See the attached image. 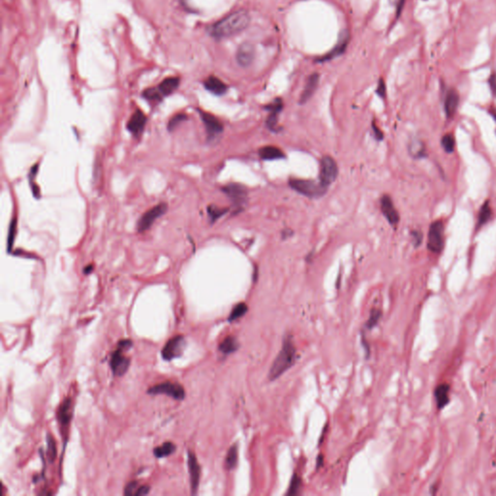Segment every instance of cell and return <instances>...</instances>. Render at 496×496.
Listing matches in <instances>:
<instances>
[{
	"label": "cell",
	"mask_w": 496,
	"mask_h": 496,
	"mask_svg": "<svg viewBox=\"0 0 496 496\" xmlns=\"http://www.w3.org/2000/svg\"><path fill=\"white\" fill-rule=\"evenodd\" d=\"M249 22L250 16L246 11H237L213 25L211 34L218 39L227 38L244 31L249 25Z\"/></svg>",
	"instance_id": "1"
},
{
	"label": "cell",
	"mask_w": 496,
	"mask_h": 496,
	"mask_svg": "<svg viewBox=\"0 0 496 496\" xmlns=\"http://www.w3.org/2000/svg\"><path fill=\"white\" fill-rule=\"evenodd\" d=\"M297 349L292 335L287 334L284 337L282 348L275 358L269 372V380L274 381L283 374L286 370L294 365L297 361Z\"/></svg>",
	"instance_id": "2"
},
{
	"label": "cell",
	"mask_w": 496,
	"mask_h": 496,
	"mask_svg": "<svg viewBox=\"0 0 496 496\" xmlns=\"http://www.w3.org/2000/svg\"><path fill=\"white\" fill-rule=\"evenodd\" d=\"M132 346H133V342L130 339H123L119 342L116 349L111 354V361H110V366L113 374L116 376H122L128 370L131 360L124 355V352L129 350Z\"/></svg>",
	"instance_id": "3"
},
{
	"label": "cell",
	"mask_w": 496,
	"mask_h": 496,
	"mask_svg": "<svg viewBox=\"0 0 496 496\" xmlns=\"http://www.w3.org/2000/svg\"><path fill=\"white\" fill-rule=\"evenodd\" d=\"M289 184L297 192L311 198L320 197L324 195L327 191V188L321 183H315L313 181H309V180L291 179Z\"/></svg>",
	"instance_id": "4"
},
{
	"label": "cell",
	"mask_w": 496,
	"mask_h": 496,
	"mask_svg": "<svg viewBox=\"0 0 496 496\" xmlns=\"http://www.w3.org/2000/svg\"><path fill=\"white\" fill-rule=\"evenodd\" d=\"M444 224L441 220L431 223L427 237L428 250L432 253H441L444 248Z\"/></svg>",
	"instance_id": "5"
},
{
	"label": "cell",
	"mask_w": 496,
	"mask_h": 496,
	"mask_svg": "<svg viewBox=\"0 0 496 496\" xmlns=\"http://www.w3.org/2000/svg\"><path fill=\"white\" fill-rule=\"evenodd\" d=\"M148 394L152 395H166L176 400H183L185 397V391L183 386L172 382H164L152 386L148 391Z\"/></svg>",
	"instance_id": "6"
},
{
	"label": "cell",
	"mask_w": 496,
	"mask_h": 496,
	"mask_svg": "<svg viewBox=\"0 0 496 496\" xmlns=\"http://www.w3.org/2000/svg\"><path fill=\"white\" fill-rule=\"evenodd\" d=\"M338 174L337 164L333 157L324 156L320 164V183L328 188L336 180Z\"/></svg>",
	"instance_id": "7"
},
{
	"label": "cell",
	"mask_w": 496,
	"mask_h": 496,
	"mask_svg": "<svg viewBox=\"0 0 496 496\" xmlns=\"http://www.w3.org/2000/svg\"><path fill=\"white\" fill-rule=\"evenodd\" d=\"M185 348V339L183 335H176L163 347L162 358L165 361H172L180 358Z\"/></svg>",
	"instance_id": "8"
},
{
	"label": "cell",
	"mask_w": 496,
	"mask_h": 496,
	"mask_svg": "<svg viewBox=\"0 0 496 496\" xmlns=\"http://www.w3.org/2000/svg\"><path fill=\"white\" fill-rule=\"evenodd\" d=\"M168 210L167 203L161 202L155 207L149 210L147 213L142 215V217L138 221V231L139 232H144L149 230L152 226V224L156 219H158L163 214H165Z\"/></svg>",
	"instance_id": "9"
},
{
	"label": "cell",
	"mask_w": 496,
	"mask_h": 496,
	"mask_svg": "<svg viewBox=\"0 0 496 496\" xmlns=\"http://www.w3.org/2000/svg\"><path fill=\"white\" fill-rule=\"evenodd\" d=\"M222 191L229 197V199L237 207H241L246 201L247 190L242 184H238V183L227 184L226 186L223 187Z\"/></svg>",
	"instance_id": "10"
},
{
	"label": "cell",
	"mask_w": 496,
	"mask_h": 496,
	"mask_svg": "<svg viewBox=\"0 0 496 496\" xmlns=\"http://www.w3.org/2000/svg\"><path fill=\"white\" fill-rule=\"evenodd\" d=\"M188 470L190 476V485H191V493L196 494L197 489L200 484V477H201V467L199 465L198 459L196 455L189 451L188 452Z\"/></svg>",
	"instance_id": "11"
},
{
	"label": "cell",
	"mask_w": 496,
	"mask_h": 496,
	"mask_svg": "<svg viewBox=\"0 0 496 496\" xmlns=\"http://www.w3.org/2000/svg\"><path fill=\"white\" fill-rule=\"evenodd\" d=\"M200 115L205 124L209 138H214L215 136L222 133V122H220L216 116L207 111H200Z\"/></svg>",
	"instance_id": "12"
},
{
	"label": "cell",
	"mask_w": 496,
	"mask_h": 496,
	"mask_svg": "<svg viewBox=\"0 0 496 496\" xmlns=\"http://www.w3.org/2000/svg\"><path fill=\"white\" fill-rule=\"evenodd\" d=\"M255 59V48L250 42L243 43L237 51V61L242 67H248Z\"/></svg>",
	"instance_id": "13"
},
{
	"label": "cell",
	"mask_w": 496,
	"mask_h": 496,
	"mask_svg": "<svg viewBox=\"0 0 496 496\" xmlns=\"http://www.w3.org/2000/svg\"><path fill=\"white\" fill-rule=\"evenodd\" d=\"M381 211L391 225L395 226L399 221V214L395 209L392 198L389 195H384L381 198Z\"/></svg>",
	"instance_id": "14"
},
{
	"label": "cell",
	"mask_w": 496,
	"mask_h": 496,
	"mask_svg": "<svg viewBox=\"0 0 496 496\" xmlns=\"http://www.w3.org/2000/svg\"><path fill=\"white\" fill-rule=\"evenodd\" d=\"M266 109L270 111V114L267 119V126L272 131H277V122H278V114L283 109V103L280 98L275 99L272 104L268 105Z\"/></svg>",
	"instance_id": "15"
},
{
	"label": "cell",
	"mask_w": 496,
	"mask_h": 496,
	"mask_svg": "<svg viewBox=\"0 0 496 496\" xmlns=\"http://www.w3.org/2000/svg\"><path fill=\"white\" fill-rule=\"evenodd\" d=\"M459 105V94L455 89L449 90L444 100V111L447 119L451 120L455 116Z\"/></svg>",
	"instance_id": "16"
},
{
	"label": "cell",
	"mask_w": 496,
	"mask_h": 496,
	"mask_svg": "<svg viewBox=\"0 0 496 496\" xmlns=\"http://www.w3.org/2000/svg\"><path fill=\"white\" fill-rule=\"evenodd\" d=\"M145 123H147V118L144 113L140 110H137L132 114L129 122L127 123V129L135 137H139L143 131Z\"/></svg>",
	"instance_id": "17"
},
{
	"label": "cell",
	"mask_w": 496,
	"mask_h": 496,
	"mask_svg": "<svg viewBox=\"0 0 496 496\" xmlns=\"http://www.w3.org/2000/svg\"><path fill=\"white\" fill-rule=\"evenodd\" d=\"M73 401L70 397H66L62 402H61L59 412H57V419L61 424V427H67L70 422H71L72 417H73Z\"/></svg>",
	"instance_id": "18"
},
{
	"label": "cell",
	"mask_w": 496,
	"mask_h": 496,
	"mask_svg": "<svg viewBox=\"0 0 496 496\" xmlns=\"http://www.w3.org/2000/svg\"><path fill=\"white\" fill-rule=\"evenodd\" d=\"M450 385L442 383L437 386L434 390V399H435L437 409L441 410L450 403Z\"/></svg>",
	"instance_id": "19"
},
{
	"label": "cell",
	"mask_w": 496,
	"mask_h": 496,
	"mask_svg": "<svg viewBox=\"0 0 496 496\" xmlns=\"http://www.w3.org/2000/svg\"><path fill=\"white\" fill-rule=\"evenodd\" d=\"M318 83H319V74L318 73H314L311 76H309V78L307 79V81H306V84L304 86V92L302 93L301 98H300L301 104L306 103L312 97L314 92L318 86Z\"/></svg>",
	"instance_id": "20"
},
{
	"label": "cell",
	"mask_w": 496,
	"mask_h": 496,
	"mask_svg": "<svg viewBox=\"0 0 496 496\" xmlns=\"http://www.w3.org/2000/svg\"><path fill=\"white\" fill-rule=\"evenodd\" d=\"M348 42H349V34L348 32L345 31L341 33L340 37H339V41H338V44L334 47V49L332 50L331 52H329L325 57L321 59V61H328V60H333L334 57L336 56H339L341 55L347 49V45H348Z\"/></svg>",
	"instance_id": "21"
},
{
	"label": "cell",
	"mask_w": 496,
	"mask_h": 496,
	"mask_svg": "<svg viewBox=\"0 0 496 496\" xmlns=\"http://www.w3.org/2000/svg\"><path fill=\"white\" fill-rule=\"evenodd\" d=\"M203 85L207 91L212 92L215 95H223L228 90L227 85L221 80L213 76L209 77L203 82Z\"/></svg>",
	"instance_id": "22"
},
{
	"label": "cell",
	"mask_w": 496,
	"mask_h": 496,
	"mask_svg": "<svg viewBox=\"0 0 496 496\" xmlns=\"http://www.w3.org/2000/svg\"><path fill=\"white\" fill-rule=\"evenodd\" d=\"M180 85V79L179 78H167L156 87L158 92L163 98L172 94L174 92L178 86Z\"/></svg>",
	"instance_id": "23"
},
{
	"label": "cell",
	"mask_w": 496,
	"mask_h": 496,
	"mask_svg": "<svg viewBox=\"0 0 496 496\" xmlns=\"http://www.w3.org/2000/svg\"><path fill=\"white\" fill-rule=\"evenodd\" d=\"M259 155L264 160H276L283 158L284 153L280 149L274 145H266L259 150Z\"/></svg>",
	"instance_id": "24"
},
{
	"label": "cell",
	"mask_w": 496,
	"mask_h": 496,
	"mask_svg": "<svg viewBox=\"0 0 496 496\" xmlns=\"http://www.w3.org/2000/svg\"><path fill=\"white\" fill-rule=\"evenodd\" d=\"M239 348V342L233 335L227 336L219 345V351L224 355H230Z\"/></svg>",
	"instance_id": "25"
},
{
	"label": "cell",
	"mask_w": 496,
	"mask_h": 496,
	"mask_svg": "<svg viewBox=\"0 0 496 496\" xmlns=\"http://www.w3.org/2000/svg\"><path fill=\"white\" fill-rule=\"evenodd\" d=\"M492 216V210H491V207H490V203H489V201L487 200L486 202L483 203L480 212H479V216H478V227H483L485 224L488 222L490 220Z\"/></svg>",
	"instance_id": "26"
},
{
	"label": "cell",
	"mask_w": 496,
	"mask_h": 496,
	"mask_svg": "<svg viewBox=\"0 0 496 496\" xmlns=\"http://www.w3.org/2000/svg\"><path fill=\"white\" fill-rule=\"evenodd\" d=\"M176 449L177 447L172 442H165L162 445L154 448L153 454L157 458L166 457L172 455L176 452Z\"/></svg>",
	"instance_id": "27"
},
{
	"label": "cell",
	"mask_w": 496,
	"mask_h": 496,
	"mask_svg": "<svg viewBox=\"0 0 496 496\" xmlns=\"http://www.w3.org/2000/svg\"><path fill=\"white\" fill-rule=\"evenodd\" d=\"M238 456H239V447L238 444H234L228 451L226 459H225V465L226 468L229 470L234 469L237 463H238Z\"/></svg>",
	"instance_id": "28"
},
{
	"label": "cell",
	"mask_w": 496,
	"mask_h": 496,
	"mask_svg": "<svg viewBox=\"0 0 496 496\" xmlns=\"http://www.w3.org/2000/svg\"><path fill=\"white\" fill-rule=\"evenodd\" d=\"M409 152L414 158H423L426 156L425 143L420 141L411 142L409 145Z\"/></svg>",
	"instance_id": "29"
},
{
	"label": "cell",
	"mask_w": 496,
	"mask_h": 496,
	"mask_svg": "<svg viewBox=\"0 0 496 496\" xmlns=\"http://www.w3.org/2000/svg\"><path fill=\"white\" fill-rule=\"evenodd\" d=\"M247 310H248V306H247V304H245V303H240V304H237L234 307L231 314L229 315L228 321L229 322H233V321H236V320L242 318L243 315L246 314Z\"/></svg>",
	"instance_id": "30"
},
{
	"label": "cell",
	"mask_w": 496,
	"mask_h": 496,
	"mask_svg": "<svg viewBox=\"0 0 496 496\" xmlns=\"http://www.w3.org/2000/svg\"><path fill=\"white\" fill-rule=\"evenodd\" d=\"M441 145L447 153H453L456 148V140L452 134H445L441 139Z\"/></svg>",
	"instance_id": "31"
},
{
	"label": "cell",
	"mask_w": 496,
	"mask_h": 496,
	"mask_svg": "<svg viewBox=\"0 0 496 496\" xmlns=\"http://www.w3.org/2000/svg\"><path fill=\"white\" fill-rule=\"evenodd\" d=\"M301 487H302V479L301 477L298 476L297 474H294L292 479H291V483H290V486H289V488H288V491H287V495H297L300 493V490H301Z\"/></svg>",
	"instance_id": "32"
},
{
	"label": "cell",
	"mask_w": 496,
	"mask_h": 496,
	"mask_svg": "<svg viewBox=\"0 0 496 496\" xmlns=\"http://www.w3.org/2000/svg\"><path fill=\"white\" fill-rule=\"evenodd\" d=\"M381 317H382V312L379 309H372L370 311L367 322L365 323V329H367V330L373 329L379 323Z\"/></svg>",
	"instance_id": "33"
},
{
	"label": "cell",
	"mask_w": 496,
	"mask_h": 496,
	"mask_svg": "<svg viewBox=\"0 0 496 496\" xmlns=\"http://www.w3.org/2000/svg\"><path fill=\"white\" fill-rule=\"evenodd\" d=\"M227 212H228L227 209L218 208L215 206H210L208 208V213H209V216H210L212 222H215L217 219H219Z\"/></svg>",
	"instance_id": "34"
},
{
	"label": "cell",
	"mask_w": 496,
	"mask_h": 496,
	"mask_svg": "<svg viewBox=\"0 0 496 496\" xmlns=\"http://www.w3.org/2000/svg\"><path fill=\"white\" fill-rule=\"evenodd\" d=\"M47 441H48V447H47V456L50 462H53V460L56 457V444L55 440L51 437V434L47 436Z\"/></svg>",
	"instance_id": "35"
},
{
	"label": "cell",
	"mask_w": 496,
	"mask_h": 496,
	"mask_svg": "<svg viewBox=\"0 0 496 496\" xmlns=\"http://www.w3.org/2000/svg\"><path fill=\"white\" fill-rule=\"evenodd\" d=\"M142 96L143 98H145L147 100L149 101L155 102H160L163 99L162 96L160 95V93L157 91L156 87H152V89H149V90H145L144 92H142Z\"/></svg>",
	"instance_id": "36"
},
{
	"label": "cell",
	"mask_w": 496,
	"mask_h": 496,
	"mask_svg": "<svg viewBox=\"0 0 496 496\" xmlns=\"http://www.w3.org/2000/svg\"><path fill=\"white\" fill-rule=\"evenodd\" d=\"M186 119H187V116L184 113H178V114L173 115L172 119L170 120L169 123H168V130L169 131L174 130L179 126V124H181L182 122H184Z\"/></svg>",
	"instance_id": "37"
},
{
	"label": "cell",
	"mask_w": 496,
	"mask_h": 496,
	"mask_svg": "<svg viewBox=\"0 0 496 496\" xmlns=\"http://www.w3.org/2000/svg\"><path fill=\"white\" fill-rule=\"evenodd\" d=\"M16 234H17V219L14 218L12 220V222H11L9 234H8V242H7V243H8V248H7L8 252H11V250H12Z\"/></svg>",
	"instance_id": "38"
},
{
	"label": "cell",
	"mask_w": 496,
	"mask_h": 496,
	"mask_svg": "<svg viewBox=\"0 0 496 496\" xmlns=\"http://www.w3.org/2000/svg\"><path fill=\"white\" fill-rule=\"evenodd\" d=\"M140 487L139 483L137 481H131L129 484L124 488V494L125 495H136V492L138 488Z\"/></svg>",
	"instance_id": "39"
},
{
	"label": "cell",
	"mask_w": 496,
	"mask_h": 496,
	"mask_svg": "<svg viewBox=\"0 0 496 496\" xmlns=\"http://www.w3.org/2000/svg\"><path fill=\"white\" fill-rule=\"evenodd\" d=\"M376 93L381 97V98H385L386 93H387V90H386V83L385 81L383 79H380L379 80V82H378V85H377V90H376Z\"/></svg>",
	"instance_id": "40"
},
{
	"label": "cell",
	"mask_w": 496,
	"mask_h": 496,
	"mask_svg": "<svg viewBox=\"0 0 496 496\" xmlns=\"http://www.w3.org/2000/svg\"><path fill=\"white\" fill-rule=\"evenodd\" d=\"M488 84H489V87H490V91L492 92L493 96L496 97V72H493L489 79H488Z\"/></svg>",
	"instance_id": "41"
},
{
	"label": "cell",
	"mask_w": 496,
	"mask_h": 496,
	"mask_svg": "<svg viewBox=\"0 0 496 496\" xmlns=\"http://www.w3.org/2000/svg\"><path fill=\"white\" fill-rule=\"evenodd\" d=\"M412 239L415 246H420V244L423 242V234L420 231H413L412 232Z\"/></svg>",
	"instance_id": "42"
},
{
	"label": "cell",
	"mask_w": 496,
	"mask_h": 496,
	"mask_svg": "<svg viewBox=\"0 0 496 496\" xmlns=\"http://www.w3.org/2000/svg\"><path fill=\"white\" fill-rule=\"evenodd\" d=\"M150 490H151L150 486H140L136 492V496L147 495L148 493H150Z\"/></svg>",
	"instance_id": "43"
},
{
	"label": "cell",
	"mask_w": 496,
	"mask_h": 496,
	"mask_svg": "<svg viewBox=\"0 0 496 496\" xmlns=\"http://www.w3.org/2000/svg\"><path fill=\"white\" fill-rule=\"evenodd\" d=\"M372 129L374 132L375 138L377 140H382L383 139V133L379 129V127L377 125H375L374 123L372 124Z\"/></svg>",
	"instance_id": "44"
},
{
	"label": "cell",
	"mask_w": 496,
	"mask_h": 496,
	"mask_svg": "<svg viewBox=\"0 0 496 496\" xmlns=\"http://www.w3.org/2000/svg\"><path fill=\"white\" fill-rule=\"evenodd\" d=\"M323 461H324V457L320 455L317 458V468H320L321 466H323Z\"/></svg>",
	"instance_id": "45"
},
{
	"label": "cell",
	"mask_w": 496,
	"mask_h": 496,
	"mask_svg": "<svg viewBox=\"0 0 496 496\" xmlns=\"http://www.w3.org/2000/svg\"><path fill=\"white\" fill-rule=\"evenodd\" d=\"M488 112L490 113V115L493 118V120L495 121L496 122V108H490Z\"/></svg>",
	"instance_id": "46"
},
{
	"label": "cell",
	"mask_w": 496,
	"mask_h": 496,
	"mask_svg": "<svg viewBox=\"0 0 496 496\" xmlns=\"http://www.w3.org/2000/svg\"><path fill=\"white\" fill-rule=\"evenodd\" d=\"M92 270H93V267H92V266H87V267L84 269L83 273H84L85 274H91V273L92 272Z\"/></svg>",
	"instance_id": "47"
}]
</instances>
